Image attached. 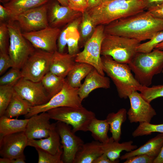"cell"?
Wrapping results in <instances>:
<instances>
[{
	"label": "cell",
	"mask_w": 163,
	"mask_h": 163,
	"mask_svg": "<svg viewBox=\"0 0 163 163\" xmlns=\"http://www.w3.org/2000/svg\"><path fill=\"white\" fill-rule=\"evenodd\" d=\"M61 5L63 6H68V2L67 0H56Z\"/></svg>",
	"instance_id": "cell-52"
},
{
	"label": "cell",
	"mask_w": 163,
	"mask_h": 163,
	"mask_svg": "<svg viewBox=\"0 0 163 163\" xmlns=\"http://www.w3.org/2000/svg\"><path fill=\"white\" fill-rule=\"evenodd\" d=\"M47 18L49 26L58 27L68 24L81 16L82 13L63 6L57 2L47 3Z\"/></svg>",
	"instance_id": "cell-18"
},
{
	"label": "cell",
	"mask_w": 163,
	"mask_h": 163,
	"mask_svg": "<svg viewBox=\"0 0 163 163\" xmlns=\"http://www.w3.org/2000/svg\"><path fill=\"white\" fill-rule=\"evenodd\" d=\"M103 153L101 143L99 142L84 143L77 153L73 163H93Z\"/></svg>",
	"instance_id": "cell-24"
},
{
	"label": "cell",
	"mask_w": 163,
	"mask_h": 163,
	"mask_svg": "<svg viewBox=\"0 0 163 163\" xmlns=\"http://www.w3.org/2000/svg\"><path fill=\"white\" fill-rule=\"evenodd\" d=\"M94 68L90 64L77 62L68 74L66 80L72 87L79 88L82 84V81Z\"/></svg>",
	"instance_id": "cell-30"
},
{
	"label": "cell",
	"mask_w": 163,
	"mask_h": 163,
	"mask_svg": "<svg viewBox=\"0 0 163 163\" xmlns=\"http://www.w3.org/2000/svg\"><path fill=\"white\" fill-rule=\"evenodd\" d=\"M69 6L72 10L81 12L82 14L88 8L86 0H67Z\"/></svg>",
	"instance_id": "cell-43"
},
{
	"label": "cell",
	"mask_w": 163,
	"mask_h": 163,
	"mask_svg": "<svg viewBox=\"0 0 163 163\" xmlns=\"http://www.w3.org/2000/svg\"><path fill=\"white\" fill-rule=\"evenodd\" d=\"M47 3L27 11L16 17L14 21L23 32L39 30L49 26L47 18Z\"/></svg>",
	"instance_id": "cell-14"
},
{
	"label": "cell",
	"mask_w": 163,
	"mask_h": 163,
	"mask_svg": "<svg viewBox=\"0 0 163 163\" xmlns=\"http://www.w3.org/2000/svg\"><path fill=\"white\" fill-rule=\"evenodd\" d=\"M82 15L67 25L61 30L58 39L57 50L64 53L66 45L68 53L75 56L79 52V42L80 34L78 28L81 24Z\"/></svg>",
	"instance_id": "cell-17"
},
{
	"label": "cell",
	"mask_w": 163,
	"mask_h": 163,
	"mask_svg": "<svg viewBox=\"0 0 163 163\" xmlns=\"http://www.w3.org/2000/svg\"><path fill=\"white\" fill-rule=\"evenodd\" d=\"M30 104L14 91L11 100L4 115L10 118L27 114L32 107Z\"/></svg>",
	"instance_id": "cell-27"
},
{
	"label": "cell",
	"mask_w": 163,
	"mask_h": 163,
	"mask_svg": "<svg viewBox=\"0 0 163 163\" xmlns=\"http://www.w3.org/2000/svg\"><path fill=\"white\" fill-rule=\"evenodd\" d=\"M56 124L63 149V162L73 163L76 154L84 142L75 134L71 125L59 121Z\"/></svg>",
	"instance_id": "cell-12"
},
{
	"label": "cell",
	"mask_w": 163,
	"mask_h": 163,
	"mask_svg": "<svg viewBox=\"0 0 163 163\" xmlns=\"http://www.w3.org/2000/svg\"><path fill=\"white\" fill-rule=\"evenodd\" d=\"M28 139L24 132L7 135L0 137V155L11 159L25 158L24 152L27 146Z\"/></svg>",
	"instance_id": "cell-16"
},
{
	"label": "cell",
	"mask_w": 163,
	"mask_h": 163,
	"mask_svg": "<svg viewBox=\"0 0 163 163\" xmlns=\"http://www.w3.org/2000/svg\"><path fill=\"white\" fill-rule=\"evenodd\" d=\"M0 0V1H1L2 0Z\"/></svg>",
	"instance_id": "cell-56"
},
{
	"label": "cell",
	"mask_w": 163,
	"mask_h": 163,
	"mask_svg": "<svg viewBox=\"0 0 163 163\" xmlns=\"http://www.w3.org/2000/svg\"><path fill=\"white\" fill-rule=\"evenodd\" d=\"M155 158L145 154L136 155L125 160L124 163H153Z\"/></svg>",
	"instance_id": "cell-42"
},
{
	"label": "cell",
	"mask_w": 163,
	"mask_h": 163,
	"mask_svg": "<svg viewBox=\"0 0 163 163\" xmlns=\"http://www.w3.org/2000/svg\"><path fill=\"white\" fill-rule=\"evenodd\" d=\"M103 69L116 86L119 97L126 99L142 86L133 75L128 64L120 63L109 56H102Z\"/></svg>",
	"instance_id": "cell-3"
},
{
	"label": "cell",
	"mask_w": 163,
	"mask_h": 163,
	"mask_svg": "<svg viewBox=\"0 0 163 163\" xmlns=\"http://www.w3.org/2000/svg\"><path fill=\"white\" fill-rule=\"evenodd\" d=\"M12 159L6 158L2 157L0 158V163H11Z\"/></svg>",
	"instance_id": "cell-51"
},
{
	"label": "cell",
	"mask_w": 163,
	"mask_h": 163,
	"mask_svg": "<svg viewBox=\"0 0 163 163\" xmlns=\"http://www.w3.org/2000/svg\"><path fill=\"white\" fill-rule=\"evenodd\" d=\"M7 24L9 38L8 54L13 62V67L21 69L35 49L23 36L16 21L10 20Z\"/></svg>",
	"instance_id": "cell-7"
},
{
	"label": "cell",
	"mask_w": 163,
	"mask_h": 163,
	"mask_svg": "<svg viewBox=\"0 0 163 163\" xmlns=\"http://www.w3.org/2000/svg\"><path fill=\"white\" fill-rule=\"evenodd\" d=\"M29 119H12L3 115L0 118V137L5 136L24 132Z\"/></svg>",
	"instance_id": "cell-28"
},
{
	"label": "cell",
	"mask_w": 163,
	"mask_h": 163,
	"mask_svg": "<svg viewBox=\"0 0 163 163\" xmlns=\"http://www.w3.org/2000/svg\"><path fill=\"white\" fill-rule=\"evenodd\" d=\"M49 0H10L3 4L8 10L11 20L21 13L31 9L44 5Z\"/></svg>",
	"instance_id": "cell-25"
},
{
	"label": "cell",
	"mask_w": 163,
	"mask_h": 163,
	"mask_svg": "<svg viewBox=\"0 0 163 163\" xmlns=\"http://www.w3.org/2000/svg\"><path fill=\"white\" fill-rule=\"evenodd\" d=\"M38 153V163H63L62 159L63 149L55 154L39 148H35Z\"/></svg>",
	"instance_id": "cell-37"
},
{
	"label": "cell",
	"mask_w": 163,
	"mask_h": 163,
	"mask_svg": "<svg viewBox=\"0 0 163 163\" xmlns=\"http://www.w3.org/2000/svg\"><path fill=\"white\" fill-rule=\"evenodd\" d=\"M128 64L139 83L149 87L154 76L163 71V50L154 49L149 53L138 52Z\"/></svg>",
	"instance_id": "cell-4"
},
{
	"label": "cell",
	"mask_w": 163,
	"mask_h": 163,
	"mask_svg": "<svg viewBox=\"0 0 163 163\" xmlns=\"http://www.w3.org/2000/svg\"><path fill=\"white\" fill-rule=\"evenodd\" d=\"M139 91L142 97L150 103L154 99L163 97V85H153L151 87L142 86Z\"/></svg>",
	"instance_id": "cell-35"
},
{
	"label": "cell",
	"mask_w": 163,
	"mask_h": 163,
	"mask_svg": "<svg viewBox=\"0 0 163 163\" xmlns=\"http://www.w3.org/2000/svg\"><path fill=\"white\" fill-rule=\"evenodd\" d=\"M147 10L149 8L159 5L163 3V0H143Z\"/></svg>",
	"instance_id": "cell-47"
},
{
	"label": "cell",
	"mask_w": 163,
	"mask_h": 163,
	"mask_svg": "<svg viewBox=\"0 0 163 163\" xmlns=\"http://www.w3.org/2000/svg\"><path fill=\"white\" fill-rule=\"evenodd\" d=\"M141 42L135 39L105 33L101 55L109 56L117 62L128 64L137 53V48Z\"/></svg>",
	"instance_id": "cell-5"
},
{
	"label": "cell",
	"mask_w": 163,
	"mask_h": 163,
	"mask_svg": "<svg viewBox=\"0 0 163 163\" xmlns=\"http://www.w3.org/2000/svg\"><path fill=\"white\" fill-rule=\"evenodd\" d=\"M154 132L163 133V123L154 124L147 122L139 123L137 128L132 133L134 137L148 135Z\"/></svg>",
	"instance_id": "cell-33"
},
{
	"label": "cell",
	"mask_w": 163,
	"mask_h": 163,
	"mask_svg": "<svg viewBox=\"0 0 163 163\" xmlns=\"http://www.w3.org/2000/svg\"><path fill=\"white\" fill-rule=\"evenodd\" d=\"M66 80V78L58 76L49 71L41 81L50 99L62 90Z\"/></svg>",
	"instance_id": "cell-31"
},
{
	"label": "cell",
	"mask_w": 163,
	"mask_h": 163,
	"mask_svg": "<svg viewBox=\"0 0 163 163\" xmlns=\"http://www.w3.org/2000/svg\"><path fill=\"white\" fill-rule=\"evenodd\" d=\"M80 37L82 41H86L93 34L96 27L93 24L87 11L82 14V20L80 25Z\"/></svg>",
	"instance_id": "cell-36"
},
{
	"label": "cell",
	"mask_w": 163,
	"mask_h": 163,
	"mask_svg": "<svg viewBox=\"0 0 163 163\" xmlns=\"http://www.w3.org/2000/svg\"><path fill=\"white\" fill-rule=\"evenodd\" d=\"M119 161L118 159L115 161H112L105 154L103 153L97 157L93 163H117Z\"/></svg>",
	"instance_id": "cell-46"
},
{
	"label": "cell",
	"mask_w": 163,
	"mask_h": 163,
	"mask_svg": "<svg viewBox=\"0 0 163 163\" xmlns=\"http://www.w3.org/2000/svg\"><path fill=\"white\" fill-rule=\"evenodd\" d=\"M25 133L28 139H40L48 137L52 123L47 112L34 115L29 118Z\"/></svg>",
	"instance_id": "cell-19"
},
{
	"label": "cell",
	"mask_w": 163,
	"mask_h": 163,
	"mask_svg": "<svg viewBox=\"0 0 163 163\" xmlns=\"http://www.w3.org/2000/svg\"><path fill=\"white\" fill-rule=\"evenodd\" d=\"M110 0H103V2H104L107 1H110Z\"/></svg>",
	"instance_id": "cell-55"
},
{
	"label": "cell",
	"mask_w": 163,
	"mask_h": 163,
	"mask_svg": "<svg viewBox=\"0 0 163 163\" xmlns=\"http://www.w3.org/2000/svg\"><path fill=\"white\" fill-rule=\"evenodd\" d=\"M14 86L0 85V117L3 115L14 92Z\"/></svg>",
	"instance_id": "cell-34"
},
{
	"label": "cell",
	"mask_w": 163,
	"mask_h": 163,
	"mask_svg": "<svg viewBox=\"0 0 163 163\" xmlns=\"http://www.w3.org/2000/svg\"><path fill=\"white\" fill-rule=\"evenodd\" d=\"M133 142L131 140L120 143L115 141L111 137H110L107 142L101 143V146L103 153L111 160L115 161L120 158L122 151L129 152L137 148V146L133 145Z\"/></svg>",
	"instance_id": "cell-26"
},
{
	"label": "cell",
	"mask_w": 163,
	"mask_h": 163,
	"mask_svg": "<svg viewBox=\"0 0 163 163\" xmlns=\"http://www.w3.org/2000/svg\"><path fill=\"white\" fill-rule=\"evenodd\" d=\"M78 88L71 86L66 80L62 90L45 104L32 106L29 112L24 115L28 119L32 116L56 108L69 107H80L83 106L82 101L78 94Z\"/></svg>",
	"instance_id": "cell-9"
},
{
	"label": "cell",
	"mask_w": 163,
	"mask_h": 163,
	"mask_svg": "<svg viewBox=\"0 0 163 163\" xmlns=\"http://www.w3.org/2000/svg\"><path fill=\"white\" fill-rule=\"evenodd\" d=\"M25 158H17L13 159L11 160V163H25Z\"/></svg>",
	"instance_id": "cell-50"
},
{
	"label": "cell",
	"mask_w": 163,
	"mask_h": 163,
	"mask_svg": "<svg viewBox=\"0 0 163 163\" xmlns=\"http://www.w3.org/2000/svg\"><path fill=\"white\" fill-rule=\"evenodd\" d=\"M109 129V124L106 119L100 120L95 117L90 123L88 131L91 132L92 136L95 140L105 143L109 139L108 135Z\"/></svg>",
	"instance_id": "cell-32"
},
{
	"label": "cell",
	"mask_w": 163,
	"mask_h": 163,
	"mask_svg": "<svg viewBox=\"0 0 163 163\" xmlns=\"http://www.w3.org/2000/svg\"><path fill=\"white\" fill-rule=\"evenodd\" d=\"M104 25L96 27L90 37L84 45V48L76 54L75 61L90 64L101 75H104L101 54V46L104 35Z\"/></svg>",
	"instance_id": "cell-8"
},
{
	"label": "cell",
	"mask_w": 163,
	"mask_h": 163,
	"mask_svg": "<svg viewBox=\"0 0 163 163\" xmlns=\"http://www.w3.org/2000/svg\"><path fill=\"white\" fill-rule=\"evenodd\" d=\"M53 53L35 50L21 69L22 77L34 82L41 81L49 71Z\"/></svg>",
	"instance_id": "cell-10"
},
{
	"label": "cell",
	"mask_w": 163,
	"mask_h": 163,
	"mask_svg": "<svg viewBox=\"0 0 163 163\" xmlns=\"http://www.w3.org/2000/svg\"><path fill=\"white\" fill-rule=\"evenodd\" d=\"M61 31L50 26L33 31L22 32L24 37L36 49L53 53L57 50V40Z\"/></svg>",
	"instance_id": "cell-11"
},
{
	"label": "cell",
	"mask_w": 163,
	"mask_h": 163,
	"mask_svg": "<svg viewBox=\"0 0 163 163\" xmlns=\"http://www.w3.org/2000/svg\"><path fill=\"white\" fill-rule=\"evenodd\" d=\"M155 49L161 50H163V41L156 45ZM162 73H163V70Z\"/></svg>",
	"instance_id": "cell-53"
},
{
	"label": "cell",
	"mask_w": 163,
	"mask_h": 163,
	"mask_svg": "<svg viewBox=\"0 0 163 163\" xmlns=\"http://www.w3.org/2000/svg\"><path fill=\"white\" fill-rule=\"evenodd\" d=\"M47 112L51 119L71 125L75 133L78 131H88L90 123L96 117L94 112L83 106L60 107L50 109Z\"/></svg>",
	"instance_id": "cell-6"
},
{
	"label": "cell",
	"mask_w": 163,
	"mask_h": 163,
	"mask_svg": "<svg viewBox=\"0 0 163 163\" xmlns=\"http://www.w3.org/2000/svg\"><path fill=\"white\" fill-rule=\"evenodd\" d=\"M13 67V62L8 53L0 52V75L10 68Z\"/></svg>",
	"instance_id": "cell-41"
},
{
	"label": "cell",
	"mask_w": 163,
	"mask_h": 163,
	"mask_svg": "<svg viewBox=\"0 0 163 163\" xmlns=\"http://www.w3.org/2000/svg\"><path fill=\"white\" fill-rule=\"evenodd\" d=\"M88 9L97 7L103 2V0H87Z\"/></svg>",
	"instance_id": "cell-48"
},
{
	"label": "cell",
	"mask_w": 163,
	"mask_h": 163,
	"mask_svg": "<svg viewBox=\"0 0 163 163\" xmlns=\"http://www.w3.org/2000/svg\"><path fill=\"white\" fill-rule=\"evenodd\" d=\"M163 41V31H162L156 33L148 41L141 43L137 47V52L149 53L155 49L156 45Z\"/></svg>",
	"instance_id": "cell-38"
},
{
	"label": "cell",
	"mask_w": 163,
	"mask_h": 163,
	"mask_svg": "<svg viewBox=\"0 0 163 163\" xmlns=\"http://www.w3.org/2000/svg\"><path fill=\"white\" fill-rule=\"evenodd\" d=\"M163 31V19L155 17L145 10L120 19L105 25V34L136 39L150 40L157 33Z\"/></svg>",
	"instance_id": "cell-1"
},
{
	"label": "cell",
	"mask_w": 163,
	"mask_h": 163,
	"mask_svg": "<svg viewBox=\"0 0 163 163\" xmlns=\"http://www.w3.org/2000/svg\"><path fill=\"white\" fill-rule=\"evenodd\" d=\"M9 36L8 30L7 23H0V52L8 53L7 41Z\"/></svg>",
	"instance_id": "cell-40"
},
{
	"label": "cell",
	"mask_w": 163,
	"mask_h": 163,
	"mask_svg": "<svg viewBox=\"0 0 163 163\" xmlns=\"http://www.w3.org/2000/svg\"><path fill=\"white\" fill-rule=\"evenodd\" d=\"M22 77L21 71L12 67L0 78V85H14Z\"/></svg>",
	"instance_id": "cell-39"
},
{
	"label": "cell",
	"mask_w": 163,
	"mask_h": 163,
	"mask_svg": "<svg viewBox=\"0 0 163 163\" xmlns=\"http://www.w3.org/2000/svg\"><path fill=\"white\" fill-rule=\"evenodd\" d=\"M163 146V133H160L151 138L139 148L127 152L120 156L121 160H125L134 156L141 154H147L155 158L159 154Z\"/></svg>",
	"instance_id": "cell-23"
},
{
	"label": "cell",
	"mask_w": 163,
	"mask_h": 163,
	"mask_svg": "<svg viewBox=\"0 0 163 163\" xmlns=\"http://www.w3.org/2000/svg\"><path fill=\"white\" fill-rule=\"evenodd\" d=\"M86 1H87V0H86Z\"/></svg>",
	"instance_id": "cell-57"
},
{
	"label": "cell",
	"mask_w": 163,
	"mask_h": 163,
	"mask_svg": "<svg viewBox=\"0 0 163 163\" xmlns=\"http://www.w3.org/2000/svg\"><path fill=\"white\" fill-rule=\"evenodd\" d=\"M61 143L60 138L56 129V123H53L48 137L39 140L28 139L27 145L55 154L62 149Z\"/></svg>",
	"instance_id": "cell-22"
},
{
	"label": "cell",
	"mask_w": 163,
	"mask_h": 163,
	"mask_svg": "<svg viewBox=\"0 0 163 163\" xmlns=\"http://www.w3.org/2000/svg\"><path fill=\"white\" fill-rule=\"evenodd\" d=\"M153 163H163V146L159 154L154 160Z\"/></svg>",
	"instance_id": "cell-49"
},
{
	"label": "cell",
	"mask_w": 163,
	"mask_h": 163,
	"mask_svg": "<svg viewBox=\"0 0 163 163\" xmlns=\"http://www.w3.org/2000/svg\"><path fill=\"white\" fill-rule=\"evenodd\" d=\"M75 56L56 51L53 54L49 72L58 76L66 78L77 62L75 61Z\"/></svg>",
	"instance_id": "cell-21"
},
{
	"label": "cell",
	"mask_w": 163,
	"mask_h": 163,
	"mask_svg": "<svg viewBox=\"0 0 163 163\" xmlns=\"http://www.w3.org/2000/svg\"><path fill=\"white\" fill-rule=\"evenodd\" d=\"M10 0H2L1 2L4 4L8 2Z\"/></svg>",
	"instance_id": "cell-54"
},
{
	"label": "cell",
	"mask_w": 163,
	"mask_h": 163,
	"mask_svg": "<svg viewBox=\"0 0 163 163\" xmlns=\"http://www.w3.org/2000/svg\"><path fill=\"white\" fill-rule=\"evenodd\" d=\"M127 112L126 109L122 108L116 113H109L106 117V120L109 124L112 137L115 141L119 142L121 139V126L126 119Z\"/></svg>",
	"instance_id": "cell-29"
},
{
	"label": "cell",
	"mask_w": 163,
	"mask_h": 163,
	"mask_svg": "<svg viewBox=\"0 0 163 163\" xmlns=\"http://www.w3.org/2000/svg\"><path fill=\"white\" fill-rule=\"evenodd\" d=\"M128 98L130 106L127 114L129 122L150 123L157 114L150 103L145 100L137 91L132 92Z\"/></svg>",
	"instance_id": "cell-15"
},
{
	"label": "cell",
	"mask_w": 163,
	"mask_h": 163,
	"mask_svg": "<svg viewBox=\"0 0 163 163\" xmlns=\"http://www.w3.org/2000/svg\"><path fill=\"white\" fill-rule=\"evenodd\" d=\"M13 87L14 91L32 106L45 104L50 100L41 81L34 82L22 77Z\"/></svg>",
	"instance_id": "cell-13"
},
{
	"label": "cell",
	"mask_w": 163,
	"mask_h": 163,
	"mask_svg": "<svg viewBox=\"0 0 163 163\" xmlns=\"http://www.w3.org/2000/svg\"><path fill=\"white\" fill-rule=\"evenodd\" d=\"M110 87L109 78L101 75L94 68L85 77L84 82L78 88V94L83 101L93 90L99 88L107 89Z\"/></svg>",
	"instance_id": "cell-20"
},
{
	"label": "cell",
	"mask_w": 163,
	"mask_h": 163,
	"mask_svg": "<svg viewBox=\"0 0 163 163\" xmlns=\"http://www.w3.org/2000/svg\"><path fill=\"white\" fill-rule=\"evenodd\" d=\"M145 10L143 0H111L86 11L95 27Z\"/></svg>",
	"instance_id": "cell-2"
},
{
	"label": "cell",
	"mask_w": 163,
	"mask_h": 163,
	"mask_svg": "<svg viewBox=\"0 0 163 163\" xmlns=\"http://www.w3.org/2000/svg\"><path fill=\"white\" fill-rule=\"evenodd\" d=\"M10 20H11V17L8 10L3 5H0V23H7Z\"/></svg>",
	"instance_id": "cell-45"
},
{
	"label": "cell",
	"mask_w": 163,
	"mask_h": 163,
	"mask_svg": "<svg viewBox=\"0 0 163 163\" xmlns=\"http://www.w3.org/2000/svg\"><path fill=\"white\" fill-rule=\"evenodd\" d=\"M146 10L154 16L163 19V3L159 5L149 8Z\"/></svg>",
	"instance_id": "cell-44"
}]
</instances>
